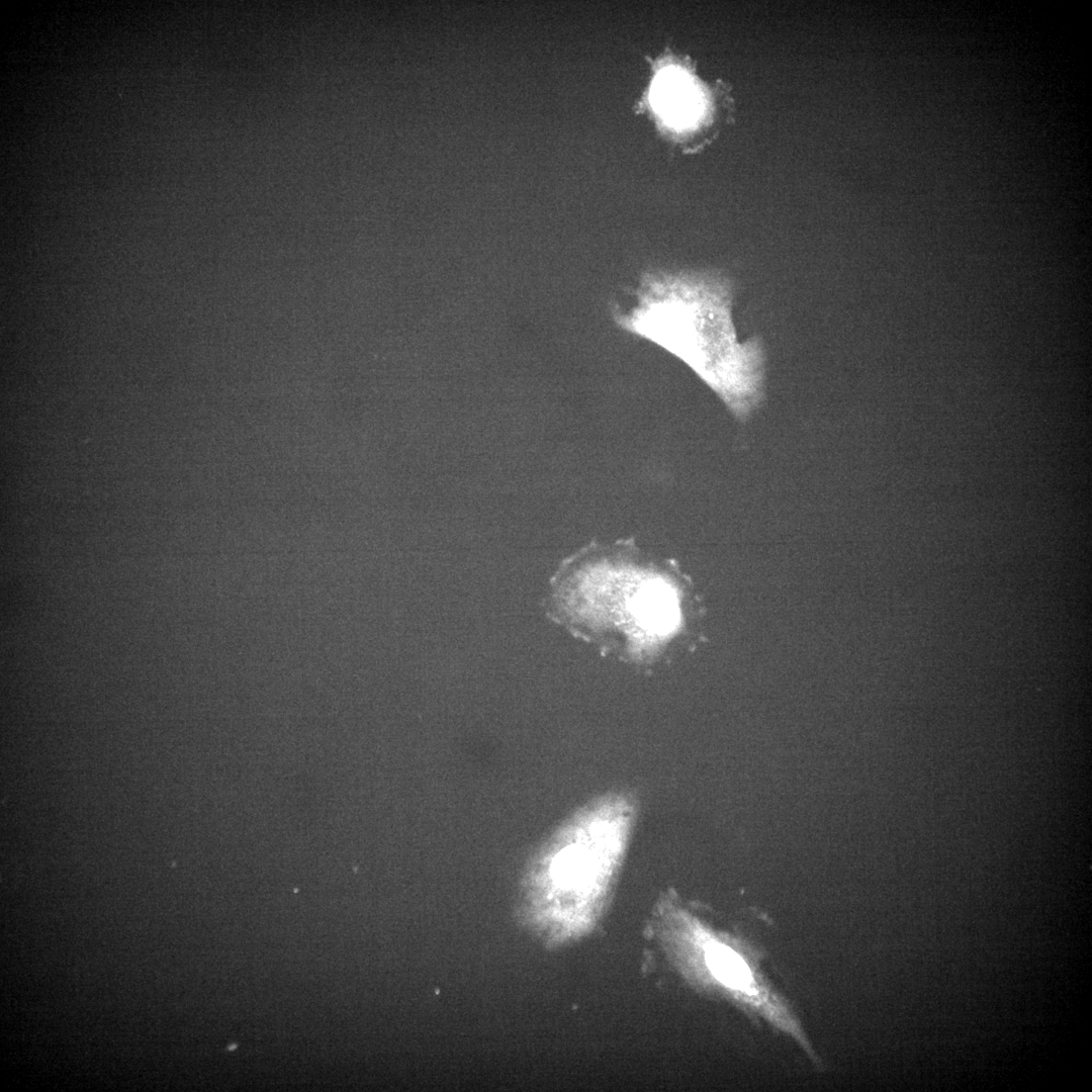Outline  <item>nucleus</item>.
<instances>
[{
	"mask_svg": "<svg viewBox=\"0 0 1092 1092\" xmlns=\"http://www.w3.org/2000/svg\"><path fill=\"white\" fill-rule=\"evenodd\" d=\"M637 302L612 309L625 331L686 362L737 415L763 397L762 340L740 343L732 318L734 284L717 270H653L641 274Z\"/></svg>",
	"mask_w": 1092,
	"mask_h": 1092,
	"instance_id": "obj_1",
	"label": "nucleus"
},
{
	"mask_svg": "<svg viewBox=\"0 0 1092 1092\" xmlns=\"http://www.w3.org/2000/svg\"><path fill=\"white\" fill-rule=\"evenodd\" d=\"M651 99L655 108L672 124H687L701 109L696 88L675 69L662 71L654 82Z\"/></svg>",
	"mask_w": 1092,
	"mask_h": 1092,
	"instance_id": "obj_2",
	"label": "nucleus"
},
{
	"mask_svg": "<svg viewBox=\"0 0 1092 1092\" xmlns=\"http://www.w3.org/2000/svg\"><path fill=\"white\" fill-rule=\"evenodd\" d=\"M635 612L641 623L651 630H669L676 619V608L671 592L661 583H651L634 602Z\"/></svg>",
	"mask_w": 1092,
	"mask_h": 1092,
	"instance_id": "obj_3",
	"label": "nucleus"
}]
</instances>
